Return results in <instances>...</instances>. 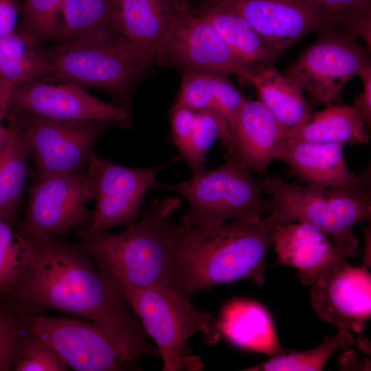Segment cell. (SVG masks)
<instances>
[{
  "label": "cell",
  "mask_w": 371,
  "mask_h": 371,
  "mask_svg": "<svg viewBox=\"0 0 371 371\" xmlns=\"http://www.w3.org/2000/svg\"><path fill=\"white\" fill-rule=\"evenodd\" d=\"M19 234L22 265L9 298L32 313L57 310L101 326L135 365L146 355L159 357L127 299L80 244Z\"/></svg>",
  "instance_id": "6da1fadb"
},
{
  "label": "cell",
  "mask_w": 371,
  "mask_h": 371,
  "mask_svg": "<svg viewBox=\"0 0 371 371\" xmlns=\"http://www.w3.org/2000/svg\"><path fill=\"white\" fill-rule=\"evenodd\" d=\"M280 224L270 213L259 220H233L212 227L183 225L168 265L170 289L190 300L206 288L238 280L262 286L266 256Z\"/></svg>",
  "instance_id": "7a4b0ae2"
},
{
  "label": "cell",
  "mask_w": 371,
  "mask_h": 371,
  "mask_svg": "<svg viewBox=\"0 0 371 371\" xmlns=\"http://www.w3.org/2000/svg\"><path fill=\"white\" fill-rule=\"evenodd\" d=\"M180 204L177 198L157 199L140 221L119 233L76 232L103 274L133 287L170 289L168 265L183 226L170 216Z\"/></svg>",
  "instance_id": "3957f363"
},
{
  "label": "cell",
  "mask_w": 371,
  "mask_h": 371,
  "mask_svg": "<svg viewBox=\"0 0 371 371\" xmlns=\"http://www.w3.org/2000/svg\"><path fill=\"white\" fill-rule=\"evenodd\" d=\"M103 275L123 293L153 339L162 359V370L195 371L203 368L202 360L192 354L188 343L197 333L203 334L208 344L218 340L221 333L211 313L198 309L170 289L133 287Z\"/></svg>",
  "instance_id": "277c9868"
},
{
  "label": "cell",
  "mask_w": 371,
  "mask_h": 371,
  "mask_svg": "<svg viewBox=\"0 0 371 371\" xmlns=\"http://www.w3.org/2000/svg\"><path fill=\"white\" fill-rule=\"evenodd\" d=\"M269 196L271 213L282 224H311L326 236L346 257L359 253L353 226L371 218L370 189H328L289 183L280 176L260 181Z\"/></svg>",
  "instance_id": "5b68a950"
},
{
  "label": "cell",
  "mask_w": 371,
  "mask_h": 371,
  "mask_svg": "<svg viewBox=\"0 0 371 371\" xmlns=\"http://www.w3.org/2000/svg\"><path fill=\"white\" fill-rule=\"evenodd\" d=\"M37 49L59 80L106 91L128 109V94L153 64L124 38H85Z\"/></svg>",
  "instance_id": "8992f818"
},
{
  "label": "cell",
  "mask_w": 371,
  "mask_h": 371,
  "mask_svg": "<svg viewBox=\"0 0 371 371\" xmlns=\"http://www.w3.org/2000/svg\"><path fill=\"white\" fill-rule=\"evenodd\" d=\"M251 171L227 157L223 165L203 169L190 180L163 184L164 188L183 196L189 207L181 225L187 227H212L238 219L259 220L270 213L272 205L264 197L260 181Z\"/></svg>",
  "instance_id": "52a82bcc"
},
{
  "label": "cell",
  "mask_w": 371,
  "mask_h": 371,
  "mask_svg": "<svg viewBox=\"0 0 371 371\" xmlns=\"http://www.w3.org/2000/svg\"><path fill=\"white\" fill-rule=\"evenodd\" d=\"M317 32L316 40L282 74L306 93L312 104H343L345 84L371 67L370 50L338 27L324 26Z\"/></svg>",
  "instance_id": "ba28073f"
},
{
  "label": "cell",
  "mask_w": 371,
  "mask_h": 371,
  "mask_svg": "<svg viewBox=\"0 0 371 371\" xmlns=\"http://www.w3.org/2000/svg\"><path fill=\"white\" fill-rule=\"evenodd\" d=\"M5 119L9 127L19 130L36 120H103L122 128L129 127L132 121L128 108L102 101L74 84L55 85L43 80L26 82L11 90Z\"/></svg>",
  "instance_id": "9c48e42d"
},
{
  "label": "cell",
  "mask_w": 371,
  "mask_h": 371,
  "mask_svg": "<svg viewBox=\"0 0 371 371\" xmlns=\"http://www.w3.org/2000/svg\"><path fill=\"white\" fill-rule=\"evenodd\" d=\"M177 158L161 166L135 168L116 164L93 153L85 172L89 194L95 207L91 224L84 230L98 234L118 225L135 223L146 193L157 188V174Z\"/></svg>",
  "instance_id": "30bf717a"
},
{
  "label": "cell",
  "mask_w": 371,
  "mask_h": 371,
  "mask_svg": "<svg viewBox=\"0 0 371 371\" xmlns=\"http://www.w3.org/2000/svg\"><path fill=\"white\" fill-rule=\"evenodd\" d=\"M154 63L232 74L247 85H252L258 70L263 67L241 61L215 29L194 14V6L173 23L156 51Z\"/></svg>",
  "instance_id": "8fae6325"
},
{
  "label": "cell",
  "mask_w": 371,
  "mask_h": 371,
  "mask_svg": "<svg viewBox=\"0 0 371 371\" xmlns=\"http://www.w3.org/2000/svg\"><path fill=\"white\" fill-rule=\"evenodd\" d=\"M90 201L85 171L38 178L18 232L59 237L87 229L93 218Z\"/></svg>",
  "instance_id": "7c38bea8"
},
{
  "label": "cell",
  "mask_w": 371,
  "mask_h": 371,
  "mask_svg": "<svg viewBox=\"0 0 371 371\" xmlns=\"http://www.w3.org/2000/svg\"><path fill=\"white\" fill-rule=\"evenodd\" d=\"M30 329L49 343L76 371H120L135 368L101 326L76 317L32 313Z\"/></svg>",
  "instance_id": "4fadbf2b"
},
{
  "label": "cell",
  "mask_w": 371,
  "mask_h": 371,
  "mask_svg": "<svg viewBox=\"0 0 371 371\" xmlns=\"http://www.w3.org/2000/svg\"><path fill=\"white\" fill-rule=\"evenodd\" d=\"M111 122L36 120L21 129L34 157L36 179L85 171L98 139Z\"/></svg>",
  "instance_id": "5bb4252c"
},
{
  "label": "cell",
  "mask_w": 371,
  "mask_h": 371,
  "mask_svg": "<svg viewBox=\"0 0 371 371\" xmlns=\"http://www.w3.org/2000/svg\"><path fill=\"white\" fill-rule=\"evenodd\" d=\"M236 9L264 43L273 63L306 34L324 25L314 0H223Z\"/></svg>",
  "instance_id": "9a60e30c"
},
{
  "label": "cell",
  "mask_w": 371,
  "mask_h": 371,
  "mask_svg": "<svg viewBox=\"0 0 371 371\" xmlns=\"http://www.w3.org/2000/svg\"><path fill=\"white\" fill-rule=\"evenodd\" d=\"M313 309L340 330L360 333L371 317V275L368 267L345 260L311 285Z\"/></svg>",
  "instance_id": "2e32d148"
},
{
  "label": "cell",
  "mask_w": 371,
  "mask_h": 371,
  "mask_svg": "<svg viewBox=\"0 0 371 371\" xmlns=\"http://www.w3.org/2000/svg\"><path fill=\"white\" fill-rule=\"evenodd\" d=\"M344 145L284 139L278 159L306 185L328 189H370V170L357 175L345 161Z\"/></svg>",
  "instance_id": "e0dca14e"
},
{
  "label": "cell",
  "mask_w": 371,
  "mask_h": 371,
  "mask_svg": "<svg viewBox=\"0 0 371 371\" xmlns=\"http://www.w3.org/2000/svg\"><path fill=\"white\" fill-rule=\"evenodd\" d=\"M280 264L294 267L304 285L317 280L340 265L344 253L316 227L302 222L278 225L273 245Z\"/></svg>",
  "instance_id": "ac0fdd59"
},
{
  "label": "cell",
  "mask_w": 371,
  "mask_h": 371,
  "mask_svg": "<svg viewBox=\"0 0 371 371\" xmlns=\"http://www.w3.org/2000/svg\"><path fill=\"white\" fill-rule=\"evenodd\" d=\"M284 142L275 117L258 100H247L237 117L227 157L250 171L262 172L278 159Z\"/></svg>",
  "instance_id": "d6986e66"
},
{
  "label": "cell",
  "mask_w": 371,
  "mask_h": 371,
  "mask_svg": "<svg viewBox=\"0 0 371 371\" xmlns=\"http://www.w3.org/2000/svg\"><path fill=\"white\" fill-rule=\"evenodd\" d=\"M126 38L153 63L157 48L175 20L193 0H114Z\"/></svg>",
  "instance_id": "ffe728a7"
},
{
  "label": "cell",
  "mask_w": 371,
  "mask_h": 371,
  "mask_svg": "<svg viewBox=\"0 0 371 371\" xmlns=\"http://www.w3.org/2000/svg\"><path fill=\"white\" fill-rule=\"evenodd\" d=\"M217 325L221 333L241 348L270 356L287 351L279 343L269 313L257 302L238 300L229 303Z\"/></svg>",
  "instance_id": "44dd1931"
},
{
  "label": "cell",
  "mask_w": 371,
  "mask_h": 371,
  "mask_svg": "<svg viewBox=\"0 0 371 371\" xmlns=\"http://www.w3.org/2000/svg\"><path fill=\"white\" fill-rule=\"evenodd\" d=\"M246 98L227 77L210 70L186 69L177 100L194 110L210 109L221 114L233 134Z\"/></svg>",
  "instance_id": "7402d4cb"
},
{
  "label": "cell",
  "mask_w": 371,
  "mask_h": 371,
  "mask_svg": "<svg viewBox=\"0 0 371 371\" xmlns=\"http://www.w3.org/2000/svg\"><path fill=\"white\" fill-rule=\"evenodd\" d=\"M194 12L207 21L233 53L243 63L254 66L273 65L262 41L246 19L223 0H200Z\"/></svg>",
  "instance_id": "603a6c76"
},
{
  "label": "cell",
  "mask_w": 371,
  "mask_h": 371,
  "mask_svg": "<svg viewBox=\"0 0 371 371\" xmlns=\"http://www.w3.org/2000/svg\"><path fill=\"white\" fill-rule=\"evenodd\" d=\"M284 139L346 145L367 144L368 128L353 104H331L311 111Z\"/></svg>",
  "instance_id": "cb8c5ba5"
},
{
  "label": "cell",
  "mask_w": 371,
  "mask_h": 371,
  "mask_svg": "<svg viewBox=\"0 0 371 371\" xmlns=\"http://www.w3.org/2000/svg\"><path fill=\"white\" fill-rule=\"evenodd\" d=\"M252 85L258 100L275 117L284 137L312 111L313 104L303 91L273 65L260 67Z\"/></svg>",
  "instance_id": "d4e9b609"
},
{
  "label": "cell",
  "mask_w": 371,
  "mask_h": 371,
  "mask_svg": "<svg viewBox=\"0 0 371 371\" xmlns=\"http://www.w3.org/2000/svg\"><path fill=\"white\" fill-rule=\"evenodd\" d=\"M55 43L85 38H122L114 0H65Z\"/></svg>",
  "instance_id": "484cf974"
},
{
  "label": "cell",
  "mask_w": 371,
  "mask_h": 371,
  "mask_svg": "<svg viewBox=\"0 0 371 371\" xmlns=\"http://www.w3.org/2000/svg\"><path fill=\"white\" fill-rule=\"evenodd\" d=\"M35 80L59 78L54 67L25 36L16 30L0 37V87L11 93L16 86Z\"/></svg>",
  "instance_id": "4316f807"
},
{
  "label": "cell",
  "mask_w": 371,
  "mask_h": 371,
  "mask_svg": "<svg viewBox=\"0 0 371 371\" xmlns=\"http://www.w3.org/2000/svg\"><path fill=\"white\" fill-rule=\"evenodd\" d=\"M31 155L28 140L22 130L12 133L0 151V218L11 221L21 203Z\"/></svg>",
  "instance_id": "83f0119b"
},
{
  "label": "cell",
  "mask_w": 371,
  "mask_h": 371,
  "mask_svg": "<svg viewBox=\"0 0 371 371\" xmlns=\"http://www.w3.org/2000/svg\"><path fill=\"white\" fill-rule=\"evenodd\" d=\"M353 343L351 333L339 330L333 337L325 336L322 343L314 348L306 351L287 350L245 370L319 371L335 352L348 349Z\"/></svg>",
  "instance_id": "f1b7e54d"
},
{
  "label": "cell",
  "mask_w": 371,
  "mask_h": 371,
  "mask_svg": "<svg viewBox=\"0 0 371 371\" xmlns=\"http://www.w3.org/2000/svg\"><path fill=\"white\" fill-rule=\"evenodd\" d=\"M21 19L16 30L36 46L55 43L61 21L59 14L65 0H22Z\"/></svg>",
  "instance_id": "f546056e"
},
{
  "label": "cell",
  "mask_w": 371,
  "mask_h": 371,
  "mask_svg": "<svg viewBox=\"0 0 371 371\" xmlns=\"http://www.w3.org/2000/svg\"><path fill=\"white\" fill-rule=\"evenodd\" d=\"M32 313L10 298H0V371L14 370L30 333Z\"/></svg>",
  "instance_id": "4dcf8cb0"
},
{
  "label": "cell",
  "mask_w": 371,
  "mask_h": 371,
  "mask_svg": "<svg viewBox=\"0 0 371 371\" xmlns=\"http://www.w3.org/2000/svg\"><path fill=\"white\" fill-rule=\"evenodd\" d=\"M216 139L222 142L227 152L229 150L232 134L225 119L213 110H195L190 149L186 159L193 175L204 169L206 153Z\"/></svg>",
  "instance_id": "1f68e13d"
},
{
  "label": "cell",
  "mask_w": 371,
  "mask_h": 371,
  "mask_svg": "<svg viewBox=\"0 0 371 371\" xmlns=\"http://www.w3.org/2000/svg\"><path fill=\"white\" fill-rule=\"evenodd\" d=\"M10 222L0 218V298L11 296L22 265L21 235Z\"/></svg>",
  "instance_id": "d6a6232c"
},
{
  "label": "cell",
  "mask_w": 371,
  "mask_h": 371,
  "mask_svg": "<svg viewBox=\"0 0 371 371\" xmlns=\"http://www.w3.org/2000/svg\"><path fill=\"white\" fill-rule=\"evenodd\" d=\"M69 369L58 352L31 330L25 337L14 371H66Z\"/></svg>",
  "instance_id": "836d02e7"
},
{
  "label": "cell",
  "mask_w": 371,
  "mask_h": 371,
  "mask_svg": "<svg viewBox=\"0 0 371 371\" xmlns=\"http://www.w3.org/2000/svg\"><path fill=\"white\" fill-rule=\"evenodd\" d=\"M324 26H333L361 36L371 47V1L344 12L324 15Z\"/></svg>",
  "instance_id": "e575fe53"
},
{
  "label": "cell",
  "mask_w": 371,
  "mask_h": 371,
  "mask_svg": "<svg viewBox=\"0 0 371 371\" xmlns=\"http://www.w3.org/2000/svg\"><path fill=\"white\" fill-rule=\"evenodd\" d=\"M173 142L186 159L190 152L194 131L195 110L178 102L169 110Z\"/></svg>",
  "instance_id": "d590c367"
},
{
  "label": "cell",
  "mask_w": 371,
  "mask_h": 371,
  "mask_svg": "<svg viewBox=\"0 0 371 371\" xmlns=\"http://www.w3.org/2000/svg\"><path fill=\"white\" fill-rule=\"evenodd\" d=\"M21 13L18 0H0V37L16 30Z\"/></svg>",
  "instance_id": "8d00e7d4"
},
{
  "label": "cell",
  "mask_w": 371,
  "mask_h": 371,
  "mask_svg": "<svg viewBox=\"0 0 371 371\" xmlns=\"http://www.w3.org/2000/svg\"><path fill=\"white\" fill-rule=\"evenodd\" d=\"M362 80L363 89L357 95L353 106L358 111L368 128L371 124V67L364 70L359 76Z\"/></svg>",
  "instance_id": "74e56055"
},
{
  "label": "cell",
  "mask_w": 371,
  "mask_h": 371,
  "mask_svg": "<svg viewBox=\"0 0 371 371\" xmlns=\"http://www.w3.org/2000/svg\"><path fill=\"white\" fill-rule=\"evenodd\" d=\"M324 15L335 14L356 8L371 0H314Z\"/></svg>",
  "instance_id": "f35d334b"
},
{
  "label": "cell",
  "mask_w": 371,
  "mask_h": 371,
  "mask_svg": "<svg viewBox=\"0 0 371 371\" xmlns=\"http://www.w3.org/2000/svg\"><path fill=\"white\" fill-rule=\"evenodd\" d=\"M10 92L0 87V125L5 119Z\"/></svg>",
  "instance_id": "ab89813d"
},
{
  "label": "cell",
  "mask_w": 371,
  "mask_h": 371,
  "mask_svg": "<svg viewBox=\"0 0 371 371\" xmlns=\"http://www.w3.org/2000/svg\"><path fill=\"white\" fill-rule=\"evenodd\" d=\"M365 248H364V266L370 267V227L364 229Z\"/></svg>",
  "instance_id": "60d3db41"
},
{
  "label": "cell",
  "mask_w": 371,
  "mask_h": 371,
  "mask_svg": "<svg viewBox=\"0 0 371 371\" xmlns=\"http://www.w3.org/2000/svg\"><path fill=\"white\" fill-rule=\"evenodd\" d=\"M12 133V128L5 126L3 124L0 125V151L10 139Z\"/></svg>",
  "instance_id": "b9f144b4"
}]
</instances>
